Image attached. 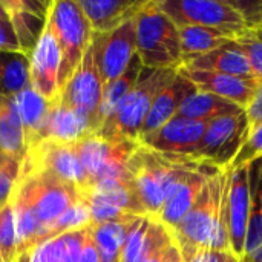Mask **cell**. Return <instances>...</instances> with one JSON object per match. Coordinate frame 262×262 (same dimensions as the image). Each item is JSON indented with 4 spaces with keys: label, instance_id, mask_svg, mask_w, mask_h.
I'll return each mask as SVG.
<instances>
[{
    "label": "cell",
    "instance_id": "6da1fadb",
    "mask_svg": "<svg viewBox=\"0 0 262 262\" xmlns=\"http://www.w3.org/2000/svg\"><path fill=\"white\" fill-rule=\"evenodd\" d=\"M204 164L207 163L190 157L158 154L138 144L127 161V172L146 213L157 218L167 198Z\"/></svg>",
    "mask_w": 262,
    "mask_h": 262
},
{
    "label": "cell",
    "instance_id": "7a4b0ae2",
    "mask_svg": "<svg viewBox=\"0 0 262 262\" xmlns=\"http://www.w3.org/2000/svg\"><path fill=\"white\" fill-rule=\"evenodd\" d=\"M178 69L143 68L138 81L123 98L115 112L101 124L98 135L109 140H129L138 143L143 124L158 94L173 80Z\"/></svg>",
    "mask_w": 262,
    "mask_h": 262
},
{
    "label": "cell",
    "instance_id": "3957f363",
    "mask_svg": "<svg viewBox=\"0 0 262 262\" xmlns=\"http://www.w3.org/2000/svg\"><path fill=\"white\" fill-rule=\"evenodd\" d=\"M137 55L149 69H178L183 64L180 31L155 2H144L135 15Z\"/></svg>",
    "mask_w": 262,
    "mask_h": 262
},
{
    "label": "cell",
    "instance_id": "277c9868",
    "mask_svg": "<svg viewBox=\"0 0 262 262\" xmlns=\"http://www.w3.org/2000/svg\"><path fill=\"white\" fill-rule=\"evenodd\" d=\"M45 23L54 34L61 52L58 72V89L61 91L91 46L94 31L78 0L51 2Z\"/></svg>",
    "mask_w": 262,
    "mask_h": 262
},
{
    "label": "cell",
    "instance_id": "5b68a950",
    "mask_svg": "<svg viewBox=\"0 0 262 262\" xmlns=\"http://www.w3.org/2000/svg\"><path fill=\"white\" fill-rule=\"evenodd\" d=\"M11 193L28 206L40 224L48 230L49 238L52 224L69 207L80 201V190L75 186L43 170L18 172V178Z\"/></svg>",
    "mask_w": 262,
    "mask_h": 262
},
{
    "label": "cell",
    "instance_id": "8992f818",
    "mask_svg": "<svg viewBox=\"0 0 262 262\" xmlns=\"http://www.w3.org/2000/svg\"><path fill=\"white\" fill-rule=\"evenodd\" d=\"M224 172L226 169H221L206 181L192 209L170 230L178 247L212 249L218 229V207Z\"/></svg>",
    "mask_w": 262,
    "mask_h": 262
},
{
    "label": "cell",
    "instance_id": "52a82bcc",
    "mask_svg": "<svg viewBox=\"0 0 262 262\" xmlns=\"http://www.w3.org/2000/svg\"><path fill=\"white\" fill-rule=\"evenodd\" d=\"M74 146L88 175L89 186L109 178H130L127 161L138 147V143L129 140H109L98 134H91L75 141Z\"/></svg>",
    "mask_w": 262,
    "mask_h": 262
},
{
    "label": "cell",
    "instance_id": "ba28073f",
    "mask_svg": "<svg viewBox=\"0 0 262 262\" xmlns=\"http://www.w3.org/2000/svg\"><path fill=\"white\" fill-rule=\"evenodd\" d=\"M157 5L177 28L204 26L235 35L247 31L241 14L229 0H157Z\"/></svg>",
    "mask_w": 262,
    "mask_h": 262
},
{
    "label": "cell",
    "instance_id": "9c48e42d",
    "mask_svg": "<svg viewBox=\"0 0 262 262\" xmlns=\"http://www.w3.org/2000/svg\"><path fill=\"white\" fill-rule=\"evenodd\" d=\"M249 134L246 112L224 115L207 123L195 160L216 169H227Z\"/></svg>",
    "mask_w": 262,
    "mask_h": 262
},
{
    "label": "cell",
    "instance_id": "30bf717a",
    "mask_svg": "<svg viewBox=\"0 0 262 262\" xmlns=\"http://www.w3.org/2000/svg\"><path fill=\"white\" fill-rule=\"evenodd\" d=\"M43 170L75 186L80 192L88 189L89 180L80 163L74 143L41 140L32 144L21 164L20 172Z\"/></svg>",
    "mask_w": 262,
    "mask_h": 262
},
{
    "label": "cell",
    "instance_id": "8fae6325",
    "mask_svg": "<svg viewBox=\"0 0 262 262\" xmlns=\"http://www.w3.org/2000/svg\"><path fill=\"white\" fill-rule=\"evenodd\" d=\"M92 43L103 88H107L126 71L132 57L137 54L135 17L126 20L107 34L94 32Z\"/></svg>",
    "mask_w": 262,
    "mask_h": 262
},
{
    "label": "cell",
    "instance_id": "7c38bea8",
    "mask_svg": "<svg viewBox=\"0 0 262 262\" xmlns=\"http://www.w3.org/2000/svg\"><path fill=\"white\" fill-rule=\"evenodd\" d=\"M103 91L104 88L95 61V49L94 43L91 41V46L84 52L78 68L60 91L58 100L69 107L78 109L91 115L94 120H97V123L101 127L98 109L103 98Z\"/></svg>",
    "mask_w": 262,
    "mask_h": 262
},
{
    "label": "cell",
    "instance_id": "4fadbf2b",
    "mask_svg": "<svg viewBox=\"0 0 262 262\" xmlns=\"http://www.w3.org/2000/svg\"><path fill=\"white\" fill-rule=\"evenodd\" d=\"M206 126L207 123L177 115L155 132L141 137L138 144L158 154L195 158V152L203 140Z\"/></svg>",
    "mask_w": 262,
    "mask_h": 262
},
{
    "label": "cell",
    "instance_id": "5bb4252c",
    "mask_svg": "<svg viewBox=\"0 0 262 262\" xmlns=\"http://www.w3.org/2000/svg\"><path fill=\"white\" fill-rule=\"evenodd\" d=\"M61 63V52L58 43L45 23L41 35L29 55V77L31 86L49 103L60 97L58 72Z\"/></svg>",
    "mask_w": 262,
    "mask_h": 262
},
{
    "label": "cell",
    "instance_id": "9a60e30c",
    "mask_svg": "<svg viewBox=\"0 0 262 262\" xmlns=\"http://www.w3.org/2000/svg\"><path fill=\"white\" fill-rule=\"evenodd\" d=\"M229 170V246L230 252L239 259L244 255L246 233L250 218V166Z\"/></svg>",
    "mask_w": 262,
    "mask_h": 262
},
{
    "label": "cell",
    "instance_id": "2e32d148",
    "mask_svg": "<svg viewBox=\"0 0 262 262\" xmlns=\"http://www.w3.org/2000/svg\"><path fill=\"white\" fill-rule=\"evenodd\" d=\"M178 72L186 77L196 91L213 94L220 98L235 103L236 106L246 107L252 101L261 80L255 77H236V75H226L216 72H204V71H193L180 66Z\"/></svg>",
    "mask_w": 262,
    "mask_h": 262
},
{
    "label": "cell",
    "instance_id": "e0dca14e",
    "mask_svg": "<svg viewBox=\"0 0 262 262\" xmlns=\"http://www.w3.org/2000/svg\"><path fill=\"white\" fill-rule=\"evenodd\" d=\"M100 124L91 115L63 104L60 100L51 103L45 124L38 134L41 140H55L61 143H75L91 134H97Z\"/></svg>",
    "mask_w": 262,
    "mask_h": 262
},
{
    "label": "cell",
    "instance_id": "ac0fdd59",
    "mask_svg": "<svg viewBox=\"0 0 262 262\" xmlns=\"http://www.w3.org/2000/svg\"><path fill=\"white\" fill-rule=\"evenodd\" d=\"M173 241L170 230L152 216H140L132 224L120 262H147Z\"/></svg>",
    "mask_w": 262,
    "mask_h": 262
},
{
    "label": "cell",
    "instance_id": "d6986e66",
    "mask_svg": "<svg viewBox=\"0 0 262 262\" xmlns=\"http://www.w3.org/2000/svg\"><path fill=\"white\" fill-rule=\"evenodd\" d=\"M218 170L210 164H204L200 170L193 172L164 203L163 209L160 210V213L157 215L155 220H158L163 226H166L169 230L175 229L183 218L187 215V212L192 209L193 203L196 201L201 189L204 187L206 181L215 175Z\"/></svg>",
    "mask_w": 262,
    "mask_h": 262
},
{
    "label": "cell",
    "instance_id": "ffe728a7",
    "mask_svg": "<svg viewBox=\"0 0 262 262\" xmlns=\"http://www.w3.org/2000/svg\"><path fill=\"white\" fill-rule=\"evenodd\" d=\"M195 91H196V88L186 77H183L180 72H177L173 80L155 98V101L150 107V112L143 124L140 138L155 132L163 124H166L169 120L177 117L181 103Z\"/></svg>",
    "mask_w": 262,
    "mask_h": 262
},
{
    "label": "cell",
    "instance_id": "44dd1931",
    "mask_svg": "<svg viewBox=\"0 0 262 262\" xmlns=\"http://www.w3.org/2000/svg\"><path fill=\"white\" fill-rule=\"evenodd\" d=\"M95 34H107L137 15L144 2L138 0H78Z\"/></svg>",
    "mask_w": 262,
    "mask_h": 262
},
{
    "label": "cell",
    "instance_id": "7402d4cb",
    "mask_svg": "<svg viewBox=\"0 0 262 262\" xmlns=\"http://www.w3.org/2000/svg\"><path fill=\"white\" fill-rule=\"evenodd\" d=\"M181 66L193 71L216 72L236 77H255L247 58L243 55V52L236 48L233 41L206 55H201L192 61H187Z\"/></svg>",
    "mask_w": 262,
    "mask_h": 262
},
{
    "label": "cell",
    "instance_id": "603a6c76",
    "mask_svg": "<svg viewBox=\"0 0 262 262\" xmlns=\"http://www.w3.org/2000/svg\"><path fill=\"white\" fill-rule=\"evenodd\" d=\"M9 100L23 126L28 147H31L32 144L37 143L38 134L51 109V103L46 101L32 86L23 89L21 92H18Z\"/></svg>",
    "mask_w": 262,
    "mask_h": 262
},
{
    "label": "cell",
    "instance_id": "cb8c5ba5",
    "mask_svg": "<svg viewBox=\"0 0 262 262\" xmlns=\"http://www.w3.org/2000/svg\"><path fill=\"white\" fill-rule=\"evenodd\" d=\"M178 31H180V41H181L183 64L201 55H206L215 49H220L232 43L238 37L227 31L204 28V26H183L178 28Z\"/></svg>",
    "mask_w": 262,
    "mask_h": 262
},
{
    "label": "cell",
    "instance_id": "d4e9b609",
    "mask_svg": "<svg viewBox=\"0 0 262 262\" xmlns=\"http://www.w3.org/2000/svg\"><path fill=\"white\" fill-rule=\"evenodd\" d=\"M239 112H244V109L232 101H227L209 92L195 91L181 103L177 115L201 123H209L215 118Z\"/></svg>",
    "mask_w": 262,
    "mask_h": 262
},
{
    "label": "cell",
    "instance_id": "484cf974",
    "mask_svg": "<svg viewBox=\"0 0 262 262\" xmlns=\"http://www.w3.org/2000/svg\"><path fill=\"white\" fill-rule=\"evenodd\" d=\"M28 149L23 126L11 100L0 97V152L21 164Z\"/></svg>",
    "mask_w": 262,
    "mask_h": 262
},
{
    "label": "cell",
    "instance_id": "4316f807",
    "mask_svg": "<svg viewBox=\"0 0 262 262\" xmlns=\"http://www.w3.org/2000/svg\"><path fill=\"white\" fill-rule=\"evenodd\" d=\"M29 86V55L20 51H0V97L12 98Z\"/></svg>",
    "mask_w": 262,
    "mask_h": 262
},
{
    "label": "cell",
    "instance_id": "83f0119b",
    "mask_svg": "<svg viewBox=\"0 0 262 262\" xmlns=\"http://www.w3.org/2000/svg\"><path fill=\"white\" fill-rule=\"evenodd\" d=\"M137 218L140 216H135L127 221H112V223L89 226L91 235L95 241L100 255V262H120L121 249Z\"/></svg>",
    "mask_w": 262,
    "mask_h": 262
},
{
    "label": "cell",
    "instance_id": "f1b7e54d",
    "mask_svg": "<svg viewBox=\"0 0 262 262\" xmlns=\"http://www.w3.org/2000/svg\"><path fill=\"white\" fill-rule=\"evenodd\" d=\"M143 68L144 66H143L140 57L135 54L132 57L130 63H129V66L126 68V71L115 81H112L107 88H104L103 98H101L100 109H98V118H100L101 124L115 112V109L123 101V98L135 86V83L138 81V77H140Z\"/></svg>",
    "mask_w": 262,
    "mask_h": 262
},
{
    "label": "cell",
    "instance_id": "f546056e",
    "mask_svg": "<svg viewBox=\"0 0 262 262\" xmlns=\"http://www.w3.org/2000/svg\"><path fill=\"white\" fill-rule=\"evenodd\" d=\"M17 259V238L12 206L8 201L0 207V261L15 262Z\"/></svg>",
    "mask_w": 262,
    "mask_h": 262
},
{
    "label": "cell",
    "instance_id": "4dcf8cb0",
    "mask_svg": "<svg viewBox=\"0 0 262 262\" xmlns=\"http://www.w3.org/2000/svg\"><path fill=\"white\" fill-rule=\"evenodd\" d=\"M258 160H262V123L249 129L247 138L244 140L236 157L227 169L235 170L244 166H250Z\"/></svg>",
    "mask_w": 262,
    "mask_h": 262
},
{
    "label": "cell",
    "instance_id": "1f68e13d",
    "mask_svg": "<svg viewBox=\"0 0 262 262\" xmlns=\"http://www.w3.org/2000/svg\"><path fill=\"white\" fill-rule=\"evenodd\" d=\"M91 226V215H89V209L84 204V201L80 198V201H77L72 207H69L51 227V238L61 235L64 232L69 230H77V229H83Z\"/></svg>",
    "mask_w": 262,
    "mask_h": 262
},
{
    "label": "cell",
    "instance_id": "d6a6232c",
    "mask_svg": "<svg viewBox=\"0 0 262 262\" xmlns=\"http://www.w3.org/2000/svg\"><path fill=\"white\" fill-rule=\"evenodd\" d=\"M88 230H89V226L83 229H77V230H69L55 236L57 262H78Z\"/></svg>",
    "mask_w": 262,
    "mask_h": 262
},
{
    "label": "cell",
    "instance_id": "836d02e7",
    "mask_svg": "<svg viewBox=\"0 0 262 262\" xmlns=\"http://www.w3.org/2000/svg\"><path fill=\"white\" fill-rule=\"evenodd\" d=\"M233 43L247 58L255 77L262 80V40L258 37L256 31L247 29L246 32L239 34Z\"/></svg>",
    "mask_w": 262,
    "mask_h": 262
},
{
    "label": "cell",
    "instance_id": "e575fe53",
    "mask_svg": "<svg viewBox=\"0 0 262 262\" xmlns=\"http://www.w3.org/2000/svg\"><path fill=\"white\" fill-rule=\"evenodd\" d=\"M20 163L0 152V207L9 201L14 184L18 178Z\"/></svg>",
    "mask_w": 262,
    "mask_h": 262
},
{
    "label": "cell",
    "instance_id": "d590c367",
    "mask_svg": "<svg viewBox=\"0 0 262 262\" xmlns=\"http://www.w3.org/2000/svg\"><path fill=\"white\" fill-rule=\"evenodd\" d=\"M184 262H241L230 250H213V249H190L180 247Z\"/></svg>",
    "mask_w": 262,
    "mask_h": 262
},
{
    "label": "cell",
    "instance_id": "8d00e7d4",
    "mask_svg": "<svg viewBox=\"0 0 262 262\" xmlns=\"http://www.w3.org/2000/svg\"><path fill=\"white\" fill-rule=\"evenodd\" d=\"M15 262H57L55 236L41 241L40 244L17 255Z\"/></svg>",
    "mask_w": 262,
    "mask_h": 262
},
{
    "label": "cell",
    "instance_id": "74e56055",
    "mask_svg": "<svg viewBox=\"0 0 262 262\" xmlns=\"http://www.w3.org/2000/svg\"><path fill=\"white\" fill-rule=\"evenodd\" d=\"M229 3L241 14L247 29L259 31L262 26V0H229Z\"/></svg>",
    "mask_w": 262,
    "mask_h": 262
},
{
    "label": "cell",
    "instance_id": "f35d334b",
    "mask_svg": "<svg viewBox=\"0 0 262 262\" xmlns=\"http://www.w3.org/2000/svg\"><path fill=\"white\" fill-rule=\"evenodd\" d=\"M246 117H247V123H249V129L262 123V80L252 98V101L249 103V106L246 107Z\"/></svg>",
    "mask_w": 262,
    "mask_h": 262
},
{
    "label": "cell",
    "instance_id": "ab89813d",
    "mask_svg": "<svg viewBox=\"0 0 262 262\" xmlns=\"http://www.w3.org/2000/svg\"><path fill=\"white\" fill-rule=\"evenodd\" d=\"M0 51H20V45L11 21L0 20Z\"/></svg>",
    "mask_w": 262,
    "mask_h": 262
},
{
    "label": "cell",
    "instance_id": "60d3db41",
    "mask_svg": "<svg viewBox=\"0 0 262 262\" xmlns=\"http://www.w3.org/2000/svg\"><path fill=\"white\" fill-rule=\"evenodd\" d=\"M78 262H100V255H98L95 241H94V238L91 235V230H88V235L84 238Z\"/></svg>",
    "mask_w": 262,
    "mask_h": 262
},
{
    "label": "cell",
    "instance_id": "b9f144b4",
    "mask_svg": "<svg viewBox=\"0 0 262 262\" xmlns=\"http://www.w3.org/2000/svg\"><path fill=\"white\" fill-rule=\"evenodd\" d=\"M164 262H184L181 250H180L178 244L175 243V239L164 250Z\"/></svg>",
    "mask_w": 262,
    "mask_h": 262
},
{
    "label": "cell",
    "instance_id": "7bdbcfd3",
    "mask_svg": "<svg viewBox=\"0 0 262 262\" xmlns=\"http://www.w3.org/2000/svg\"><path fill=\"white\" fill-rule=\"evenodd\" d=\"M164 250H166V247L163 250H160L157 255H154L147 262H164Z\"/></svg>",
    "mask_w": 262,
    "mask_h": 262
},
{
    "label": "cell",
    "instance_id": "ee69618b",
    "mask_svg": "<svg viewBox=\"0 0 262 262\" xmlns=\"http://www.w3.org/2000/svg\"><path fill=\"white\" fill-rule=\"evenodd\" d=\"M0 20L9 21V15H8V12H6V9L2 6V3H0Z\"/></svg>",
    "mask_w": 262,
    "mask_h": 262
},
{
    "label": "cell",
    "instance_id": "f6af8a7d",
    "mask_svg": "<svg viewBox=\"0 0 262 262\" xmlns=\"http://www.w3.org/2000/svg\"><path fill=\"white\" fill-rule=\"evenodd\" d=\"M256 34H258V37L262 40V31H256Z\"/></svg>",
    "mask_w": 262,
    "mask_h": 262
},
{
    "label": "cell",
    "instance_id": "bcb514c9",
    "mask_svg": "<svg viewBox=\"0 0 262 262\" xmlns=\"http://www.w3.org/2000/svg\"><path fill=\"white\" fill-rule=\"evenodd\" d=\"M259 31H262V26H261V29H259Z\"/></svg>",
    "mask_w": 262,
    "mask_h": 262
}]
</instances>
